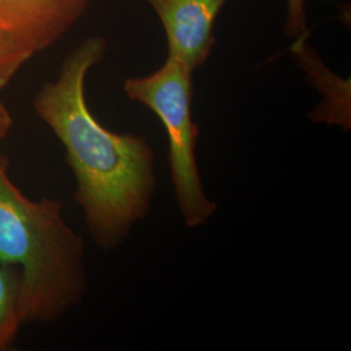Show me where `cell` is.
Returning a JSON list of instances; mask_svg holds the SVG:
<instances>
[{"instance_id": "obj_4", "label": "cell", "mask_w": 351, "mask_h": 351, "mask_svg": "<svg viewBox=\"0 0 351 351\" xmlns=\"http://www.w3.org/2000/svg\"><path fill=\"white\" fill-rule=\"evenodd\" d=\"M160 19L168 56L193 73L207 62L216 39L213 25L228 0H146Z\"/></svg>"}, {"instance_id": "obj_9", "label": "cell", "mask_w": 351, "mask_h": 351, "mask_svg": "<svg viewBox=\"0 0 351 351\" xmlns=\"http://www.w3.org/2000/svg\"><path fill=\"white\" fill-rule=\"evenodd\" d=\"M13 117L8 108L0 101V143L12 130Z\"/></svg>"}, {"instance_id": "obj_5", "label": "cell", "mask_w": 351, "mask_h": 351, "mask_svg": "<svg viewBox=\"0 0 351 351\" xmlns=\"http://www.w3.org/2000/svg\"><path fill=\"white\" fill-rule=\"evenodd\" d=\"M91 0H0V30L34 55L47 50L88 11Z\"/></svg>"}, {"instance_id": "obj_3", "label": "cell", "mask_w": 351, "mask_h": 351, "mask_svg": "<svg viewBox=\"0 0 351 351\" xmlns=\"http://www.w3.org/2000/svg\"><path fill=\"white\" fill-rule=\"evenodd\" d=\"M124 90L130 99L150 108L163 123L180 213L189 228L204 226L216 213L217 204L207 198L197 164L199 130L191 114L193 72L168 56L156 72L128 78Z\"/></svg>"}, {"instance_id": "obj_7", "label": "cell", "mask_w": 351, "mask_h": 351, "mask_svg": "<svg viewBox=\"0 0 351 351\" xmlns=\"http://www.w3.org/2000/svg\"><path fill=\"white\" fill-rule=\"evenodd\" d=\"M33 56L34 53L17 39L0 30V90L12 81Z\"/></svg>"}, {"instance_id": "obj_6", "label": "cell", "mask_w": 351, "mask_h": 351, "mask_svg": "<svg viewBox=\"0 0 351 351\" xmlns=\"http://www.w3.org/2000/svg\"><path fill=\"white\" fill-rule=\"evenodd\" d=\"M23 326L19 274L11 267L0 263V351L12 348Z\"/></svg>"}, {"instance_id": "obj_1", "label": "cell", "mask_w": 351, "mask_h": 351, "mask_svg": "<svg viewBox=\"0 0 351 351\" xmlns=\"http://www.w3.org/2000/svg\"><path fill=\"white\" fill-rule=\"evenodd\" d=\"M103 38H88L65 59L60 73L39 88L33 107L65 149L75 176V201L90 237L103 250L119 247L145 219L156 191L155 154L143 136L114 133L88 108V71L106 55Z\"/></svg>"}, {"instance_id": "obj_2", "label": "cell", "mask_w": 351, "mask_h": 351, "mask_svg": "<svg viewBox=\"0 0 351 351\" xmlns=\"http://www.w3.org/2000/svg\"><path fill=\"white\" fill-rule=\"evenodd\" d=\"M0 152V263L19 274L23 324L51 323L84 300L85 242L55 198L32 199L8 175Z\"/></svg>"}, {"instance_id": "obj_8", "label": "cell", "mask_w": 351, "mask_h": 351, "mask_svg": "<svg viewBox=\"0 0 351 351\" xmlns=\"http://www.w3.org/2000/svg\"><path fill=\"white\" fill-rule=\"evenodd\" d=\"M307 0H287L288 12L285 21V34L289 37L300 38L307 33Z\"/></svg>"}]
</instances>
